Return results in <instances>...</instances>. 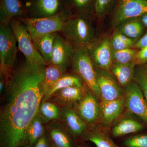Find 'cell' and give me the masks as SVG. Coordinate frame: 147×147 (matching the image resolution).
<instances>
[{"label":"cell","mask_w":147,"mask_h":147,"mask_svg":"<svg viewBox=\"0 0 147 147\" xmlns=\"http://www.w3.org/2000/svg\"><path fill=\"white\" fill-rule=\"evenodd\" d=\"M45 67L25 62L11 74L0 111V147H27L28 127L43 98Z\"/></svg>","instance_id":"6da1fadb"},{"label":"cell","mask_w":147,"mask_h":147,"mask_svg":"<svg viewBox=\"0 0 147 147\" xmlns=\"http://www.w3.org/2000/svg\"><path fill=\"white\" fill-rule=\"evenodd\" d=\"M89 16L74 14L65 21L59 33L75 46H88L96 40V32Z\"/></svg>","instance_id":"7a4b0ae2"},{"label":"cell","mask_w":147,"mask_h":147,"mask_svg":"<svg viewBox=\"0 0 147 147\" xmlns=\"http://www.w3.org/2000/svg\"><path fill=\"white\" fill-rule=\"evenodd\" d=\"M74 14L70 8L65 6L59 12L52 16L18 19L24 24L32 39H34L49 34L59 33L65 21Z\"/></svg>","instance_id":"3957f363"},{"label":"cell","mask_w":147,"mask_h":147,"mask_svg":"<svg viewBox=\"0 0 147 147\" xmlns=\"http://www.w3.org/2000/svg\"><path fill=\"white\" fill-rule=\"evenodd\" d=\"M71 65L74 73L84 81L97 99H100V91L96 82L94 67L87 46H76V54Z\"/></svg>","instance_id":"277c9868"},{"label":"cell","mask_w":147,"mask_h":147,"mask_svg":"<svg viewBox=\"0 0 147 147\" xmlns=\"http://www.w3.org/2000/svg\"><path fill=\"white\" fill-rule=\"evenodd\" d=\"M9 23L16 36L18 48L26 59V63L40 67L47 66L48 64L37 50L24 24L16 18L12 19Z\"/></svg>","instance_id":"5b68a950"},{"label":"cell","mask_w":147,"mask_h":147,"mask_svg":"<svg viewBox=\"0 0 147 147\" xmlns=\"http://www.w3.org/2000/svg\"><path fill=\"white\" fill-rule=\"evenodd\" d=\"M10 23L0 24L1 71L9 76L13 71L17 54V43Z\"/></svg>","instance_id":"8992f818"},{"label":"cell","mask_w":147,"mask_h":147,"mask_svg":"<svg viewBox=\"0 0 147 147\" xmlns=\"http://www.w3.org/2000/svg\"><path fill=\"white\" fill-rule=\"evenodd\" d=\"M147 12V0H117L111 13V26L115 29L124 21Z\"/></svg>","instance_id":"52a82bcc"},{"label":"cell","mask_w":147,"mask_h":147,"mask_svg":"<svg viewBox=\"0 0 147 147\" xmlns=\"http://www.w3.org/2000/svg\"><path fill=\"white\" fill-rule=\"evenodd\" d=\"M94 67L96 82L100 91V100L111 101L124 96V89L111 71Z\"/></svg>","instance_id":"ba28073f"},{"label":"cell","mask_w":147,"mask_h":147,"mask_svg":"<svg viewBox=\"0 0 147 147\" xmlns=\"http://www.w3.org/2000/svg\"><path fill=\"white\" fill-rule=\"evenodd\" d=\"M124 88L125 106L147 123V103L139 85L134 80Z\"/></svg>","instance_id":"9c48e42d"},{"label":"cell","mask_w":147,"mask_h":147,"mask_svg":"<svg viewBox=\"0 0 147 147\" xmlns=\"http://www.w3.org/2000/svg\"><path fill=\"white\" fill-rule=\"evenodd\" d=\"M28 18H40L55 15L65 7L64 0H22Z\"/></svg>","instance_id":"30bf717a"},{"label":"cell","mask_w":147,"mask_h":147,"mask_svg":"<svg viewBox=\"0 0 147 147\" xmlns=\"http://www.w3.org/2000/svg\"><path fill=\"white\" fill-rule=\"evenodd\" d=\"M76 53V46L59 33H56L50 64L59 66L66 69L71 64Z\"/></svg>","instance_id":"8fae6325"},{"label":"cell","mask_w":147,"mask_h":147,"mask_svg":"<svg viewBox=\"0 0 147 147\" xmlns=\"http://www.w3.org/2000/svg\"><path fill=\"white\" fill-rule=\"evenodd\" d=\"M87 47L94 65L110 71L113 61L110 37H105L100 40H95Z\"/></svg>","instance_id":"7c38bea8"},{"label":"cell","mask_w":147,"mask_h":147,"mask_svg":"<svg viewBox=\"0 0 147 147\" xmlns=\"http://www.w3.org/2000/svg\"><path fill=\"white\" fill-rule=\"evenodd\" d=\"M86 123H93L100 118V105L97 98L90 90L73 107Z\"/></svg>","instance_id":"4fadbf2b"},{"label":"cell","mask_w":147,"mask_h":147,"mask_svg":"<svg viewBox=\"0 0 147 147\" xmlns=\"http://www.w3.org/2000/svg\"><path fill=\"white\" fill-rule=\"evenodd\" d=\"M61 119L69 134L74 140H84L87 130L86 123L72 108H61Z\"/></svg>","instance_id":"5bb4252c"},{"label":"cell","mask_w":147,"mask_h":147,"mask_svg":"<svg viewBox=\"0 0 147 147\" xmlns=\"http://www.w3.org/2000/svg\"><path fill=\"white\" fill-rule=\"evenodd\" d=\"M28 18L22 0H1L0 24L10 23L14 18Z\"/></svg>","instance_id":"9a60e30c"},{"label":"cell","mask_w":147,"mask_h":147,"mask_svg":"<svg viewBox=\"0 0 147 147\" xmlns=\"http://www.w3.org/2000/svg\"><path fill=\"white\" fill-rule=\"evenodd\" d=\"M86 91L83 87H68L56 92L51 98L62 108H71L83 98Z\"/></svg>","instance_id":"2e32d148"},{"label":"cell","mask_w":147,"mask_h":147,"mask_svg":"<svg viewBox=\"0 0 147 147\" xmlns=\"http://www.w3.org/2000/svg\"><path fill=\"white\" fill-rule=\"evenodd\" d=\"M100 117L106 125L113 123L120 115L125 106L124 96L116 100L105 101L100 100Z\"/></svg>","instance_id":"e0dca14e"},{"label":"cell","mask_w":147,"mask_h":147,"mask_svg":"<svg viewBox=\"0 0 147 147\" xmlns=\"http://www.w3.org/2000/svg\"><path fill=\"white\" fill-rule=\"evenodd\" d=\"M52 144L57 147H73L71 135L64 125L52 123L46 128Z\"/></svg>","instance_id":"ac0fdd59"},{"label":"cell","mask_w":147,"mask_h":147,"mask_svg":"<svg viewBox=\"0 0 147 147\" xmlns=\"http://www.w3.org/2000/svg\"><path fill=\"white\" fill-rule=\"evenodd\" d=\"M136 66L134 62L125 64L113 63L110 71L120 85L124 88L134 80Z\"/></svg>","instance_id":"d6986e66"},{"label":"cell","mask_w":147,"mask_h":147,"mask_svg":"<svg viewBox=\"0 0 147 147\" xmlns=\"http://www.w3.org/2000/svg\"><path fill=\"white\" fill-rule=\"evenodd\" d=\"M144 26L139 17L131 18L124 21L115 28V31L134 40H138L142 36Z\"/></svg>","instance_id":"ffe728a7"},{"label":"cell","mask_w":147,"mask_h":147,"mask_svg":"<svg viewBox=\"0 0 147 147\" xmlns=\"http://www.w3.org/2000/svg\"><path fill=\"white\" fill-rule=\"evenodd\" d=\"M65 69L59 66L48 64L45 67L44 77L42 82L43 97L51 88L64 74Z\"/></svg>","instance_id":"44dd1931"},{"label":"cell","mask_w":147,"mask_h":147,"mask_svg":"<svg viewBox=\"0 0 147 147\" xmlns=\"http://www.w3.org/2000/svg\"><path fill=\"white\" fill-rule=\"evenodd\" d=\"M144 128L143 125L132 119H125L121 120L112 129L113 137H118L127 134L137 133Z\"/></svg>","instance_id":"7402d4cb"},{"label":"cell","mask_w":147,"mask_h":147,"mask_svg":"<svg viewBox=\"0 0 147 147\" xmlns=\"http://www.w3.org/2000/svg\"><path fill=\"white\" fill-rule=\"evenodd\" d=\"M44 122L38 113L28 127L27 147H33L36 142L46 133Z\"/></svg>","instance_id":"603a6c76"},{"label":"cell","mask_w":147,"mask_h":147,"mask_svg":"<svg viewBox=\"0 0 147 147\" xmlns=\"http://www.w3.org/2000/svg\"><path fill=\"white\" fill-rule=\"evenodd\" d=\"M82 80L79 76L71 74H64L49 90L42 98V101L50 99L56 92L59 90L70 87L83 88Z\"/></svg>","instance_id":"cb8c5ba5"},{"label":"cell","mask_w":147,"mask_h":147,"mask_svg":"<svg viewBox=\"0 0 147 147\" xmlns=\"http://www.w3.org/2000/svg\"><path fill=\"white\" fill-rule=\"evenodd\" d=\"M55 33L49 34L32 39L34 44L42 57L50 64L52 59Z\"/></svg>","instance_id":"d4e9b609"},{"label":"cell","mask_w":147,"mask_h":147,"mask_svg":"<svg viewBox=\"0 0 147 147\" xmlns=\"http://www.w3.org/2000/svg\"><path fill=\"white\" fill-rule=\"evenodd\" d=\"M61 109L53 102L42 101L40 105L38 114L43 122L47 123L51 121L61 119Z\"/></svg>","instance_id":"484cf974"},{"label":"cell","mask_w":147,"mask_h":147,"mask_svg":"<svg viewBox=\"0 0 147 147\" xmlns=\"http://www.w3.org/2000/svg\"><path fill=\"white\" fill-rule=\"evenodd\" d=\"M84 140L92 142L96 147H119L108 134L98 130L88 131Z\"/></svg>","instance_id":"4316f807"},{"label":"cell","mask_w":147,"mask_h":147,"mask_svg":"<svg viewBox=\"0 0 147 147\" xmlns=\"http://www.w3.org/2000/svg\"><path fill=\"white\" fill-rule=\"evenodd\" d=\"M137 41L115 31L110 37V45L115 51L132 48Z\"/></svg>","instance_id":"83f0119b"},{"label":"cell","mask_w":147,"mask_h":147,"mask_svg":"<svg viewBox=\"0 0 147 147\" xmlns=\"http://www.w3.org/2000/svg\"><path fill=\"white\" fill-rule=\"evenodd\" d=\"M117 0H94L93 5L95 15L102 18L113 12Z\"/></svg>","instance_id":"f1b7e54d"},{"label":"cell","mask_w":147,"mask_h":147,"mask_svg":"<svg viewBox=\"0 0 147 147\" xmlns=\"http://www.w3.org/2000/svg\"><path fill=\"white\" fill-rule=\"evenodd\" d=\"M65 6L75 11L76 14L88 15V11L94 5V0H64Z\"/></svg>","instance_id":"f546056e"},{"label":"cell","mask_w":147,"mask_h":147,"mask_svg":"<svg viewBox=\"0 0 147 147\" xmlns=\"http://www.w3.org/2000/svg\"><path fill=\"white\" fill-rule=\"evenodd\" d=\"M112 50L113 63L122 64L134 62L135 56L139 51L133 48L119 51Z\"/></svg>","instance_id":"4dcf8cb0"},{"label":"cell","mask_w":147,"mask_h":147,"mask_svg":"<svg viewBox=\"0 0 147 147\" xmlns=\"http://www.w3.org/2000/svg\"><path fill=\"white\" fill-rule=\"evenodd\" d=\"M134 80L138 84L147 103V67L144 65H137Z\"/></svg>","instance_id":"1f68e13d"},{"label":"cell","mask_w":147,"mask_h":147,"mask_svg":"<svg viewBox=\"0 0 147 147\" xmlns=\"http://www.w3.org/2000/svg\"><path fill=\"white\" fill-rule=\"evenodd\" d=\"M125 147H147V134L135 135L123 140Z\"/></svg>","instance_id":"d6a6232c"},{"label":"cell","mask_w":147,"mask_h":147,"mask_svg":"<svg viewBox=\"0 0 147 147\" xmlns=\"http://www.w3.org/2000/svg\"><path fill=\"white\" fill-rule=\"evenodd\" d=\"M134 62L137 65H147V47L138 51L135 56Z\"/></svg>","instance_id":"836d02e7"},{"label":"cell","mask_w":147,"mask_h":147,"mask_svg":"<svg viewBox=\"0 0 147 147\" xmlns=\"http://www.w3.org/2000/svg\"><path fill=\"white\" fill-rule=\"evenodd\" d=\"M52 143L47 133L37 140L33 147H51Z\"/></svg>","instance_id":"e575fe53"},{"label":"cell","mask_w":147,"mask_h":147,"mask_svg":"<svg viewBox=\"0 0 147 147\" xmlns=\"http://www.w3.org/2000/svg\"><path fill=\"white\" fill-rule=\"evenodd\" d=\"M147 47V31L143 36L136 42L132 47L139 50H142Z\"/></svg>","instance_id":"d590c367"},{"label":"cell","mask_w":147,"mask_h":147,"mask_svg":"<svg viewBox=\"0 0 147 147\" xmlns=\"http://www.w3.org/2000/svg\"><path fill=\"white\" fill-rule=\"evenodd\" d=\"M139 18L144 27L147 28V12L139 17Z\"/></svg>","instance_id":"8d00e7d4"},{"label":"cell","mask_w":147,"mask_h":147,"mask_svg":"<svg viewBox=\"0 0 147 147\" xmlns=\"http://www.w3.org/2000/svg\"><path fill=\"white\" fill-rule=\"evenodd\" d=\"M78 147H88L87 146H86V145H80V146H79Z\"/></svg>","instance_id":"74e56055"},{"label":"cell","mask_w":147,"mask_h":147,"mask_svg":"<svg viewBox=\"0 0 147 147\" xmlns=\"http://www.w3.org/2000/svg\"><path fill=\"white\" fill-rule=\"evenodd\" d=\"M51 147H55V146H54L52 144V146H51Z\"/></svg>","instance_id":"f35d334b"},{"label":"cell","mask_w":147,"mask_h":147,"mask_svg":"<svg viewBox=\"0 0 147 147\" xmlns=\"http://www.w3.org/2000/svg\"><path fill=\"white\" fill-rule=\"evenodd\" d=\"M53 146H54V145H53ZM55 146V147H56V146Z\"/></svg>","instance_id":"ab89813d"}]
</instances>
